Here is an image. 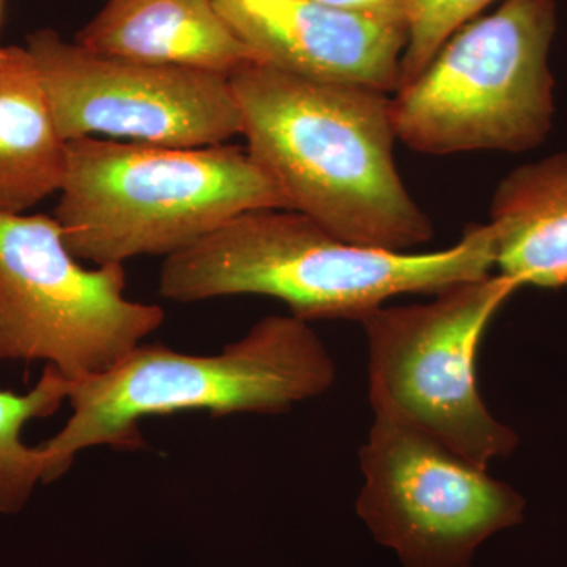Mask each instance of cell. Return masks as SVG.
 <instances>
[{"label":"cell","mask_w":567,"mask_h":567,"mask_svg":"<svg viewBox=\"0 0 567 567\" xmlns=\"http://www.w3.org/2000/svg\"><path fill=\"white\" fill-rule=\"evenodd\" d=\"M241 136L287 208L349 244L412 252L434 237L394 158L390 93L251 62L229 78Z\"/></svg>","instance_id":"cell-1"},{"label":"cell","mask_w":567,"mask_h":567,"mask_svg":"<svg viewBox=\"0 0 567 567\" xmlns=\"http://www.w3.org/2000/svg\"><path fill=\"white\" fill-rule=\"evenodd\" d=\"M494 267L491 224L468 227L442 251L395 252L349 244L289 208H257L166 257L159 292L183 305L260 295L308 323L361 322L398 295L439 293Z\"/></svg>","instance_id":"cell-2"},{"label":"cell","mask_w":567,"mask_h":567,"mask_svg":"<svg viewBox=\"0 0 567 567\" xmlns=\"http://www.w3.org/2000/svg\"><path fill=\"white\" fill-rule=\"evenodd\" d=\"M336 365L308 322L268 316L215 354L141 344L106 372L71 382V416L39 446L43 484L69 472L81 451L145 447L140 423L148 416L205 410L281 415L333 386Z\"/></svg>","instance_id":"cell-3"},{"label":"cell","mask_w":567,"mask_h":567,"mask_svg":"<svg viewBox=\"0 0 567 567\" xmlns=\"http://www.w3.org/2000/svg\"><path fill=\"white\" fill-rule=\"evenodd\" d=\"M257 208L287 204L244 148L158 147L89 136L69 142L54 218L78 260L110 265L173 256Z\"/></svg>","instance_id":"cell-4"},{"label":"cell","mask_w":567,"mask_h":567,"mask_svg":"<svg viewBox=\"0 0 567 567\" xmlns=\"http://www.w3.org/2000/svg\"><path fill=\"white\" fill-rule=\"evenodd\" d=\"M555 0H505L440 48L391 96L398 140L425 155L532 151L555 114Z\"/></svg>","instance_id":"cell-5"},{"label":"cell","mask_w":567,"mask_h":567,"mask_svg":"<svg viewBox=\"0 0 567 567\" xmlns=\"http://www.w3.org/2000/svg\"><path fill=\"white\" fill-rule=\"evenodd\" d=\"M520 289L505 275L447 287L429 303L380 306L361 320L375 416L432 436L481 468L509 456L516 432L488 412L476 358L488 323Z\"/></svg>","instance_id":"cell-6"},{"label":"cell","mask_w":567,"mask_h":567,"mask_svg":"<svg viewBox=\"0 0 567 567\" xmlns=\"http://www.w3.org/2000/svg\"><path fill=\"white\" fill-rule=\"evenodd\" d=\"M125 290L123 264L82 267L54 216L0 213V360L44 361L70 382L106 372L166 317Z\"/></svg>","instance_id":"cell-7"},{"label":"cell","mask_w":567,"mask_h":567,"mask_svg":"<svg viewBox=\"0 0 567 567\" xmlns=\"http://www.w3.org/2000/svg\"><path fill=\"white\" fill-rule=\"evenodd\" d=\"M360 461L358 516L404 567H470L484 540L524 518L513 487L409 425L375 416Z\"/></svg>","instance_id":"cell-8"},{"label":"cell","mask_w":567,"mask_h":567,"mask_svg":"<svg viewBox=\"0 0 567 567\" xmlns=\"http://www.w3.org/2000/svg\"><path fill=\"white\" fill-rule=\"evenodd\" d=\"M25 41L66 142L95 136L199 148L241 134L229 76L96 54L50 29Z\"/></svg>","instance_id":"cell-9"},{"label":"cell","mask_w":567,"mask_h":567,"mask_svg":"<svg viewBox=\"0 0 567 567\" xmlns=\"http://www.w3.org/2000/svg\"><path fill=\"white\" fill-rule=\"evenodd\" d=\"M267 63L305 80L398 91L409 25L316 0H213Z\"/></svg>","instance_id":"cell-10"},{"label":"cell","mask_w":567,"mask_h":567,"mask_svg":"<svg viewBox=\"0 0 567 567\" xmlns=\"http://www.w3.org/2000/svg\"><path fill=\"white\" fill-rule=\"evenodd\" d=\"M74 43L110 58L229 78L257 62L213 0H107Z\"/></svg>","instance_id":"cell-11"},{"label":"cell","mask_w":567,"mask_h":567,"mask_svg":"<svg viewBox=\"0 0 567 567\" xmlns=\"http://www.w3.org/2000/svg\"><path fill=\"white\" fill-rule=\"evenodd\" d=\"M495 265L518 286L567 287V152L524 164L492 197Z\"/></svg>","instance_id":"cell-12"},{"label":"cell","mask_w":567,"mask_h":567,"mask_svg":"<svg viewBox=\"0 0 567 567\" xmlns=\"http://www.w3.org/2000/svg\"><path fill=\"white\" fill-rule=\"evenodd\" d=\"M63 140L28 48L0 47V213H24L61 192Z\"/></svg>","instance_id":"cell-13"},{"label":"cell","mask_w":567,"mask_h":567,"mask_svg":"<svg viewBox=\"0 0 567 567\" xmlns=\"http://www.w3.org/2000/svg\"><path fill=\"white\" fill-rule=\"evenodd\" d=\"M70 388V380L47 365L29 393L0 390V514L20 513L37 484L43 483L39 446L22 442V429L29 421L58 413L69 401Z\"/></svg>","instance_id":"cell-14"},{"label":"cell","mask_w":567,"mask_h":567,"mask_svg":"<svg viewBox=\"0 0 567 567\" xmlns=\"http://www.w3.org/2000/svg\"><path fill=\"white\" fill-rule=\"evenodd\" d=\"M495 0H410L409 41L399 87L420 76L440 48Z\"/></svg>","instance_id":"cell-15"},{"label":"cell","mask_w":567,"mask_h":567,"mask_svg":"<svg viewBox=\"0 0 567 567\" xmlns=\"http://www.w3.org/2000/svg\"><path fill=\"white\" fill-rule=\"evenodd\" d=\"M323 6L357 13L372 14L409 25L410 0H316Z\"/></svg>","instance_id":"cell-16"},{"label":"cell","mask_w":567,"mask_h":567,"mask_svg":"<svg viewBox=\"0 0 567 567\" xmlns=\"http://www.w3.org/2000/svg\"><path fill=\"white\" fill-rule=\"evenodd\" d=\"M3 0H0V21H2Z\"/></svg>","instance_id":"cell-17"}]
</instances>
